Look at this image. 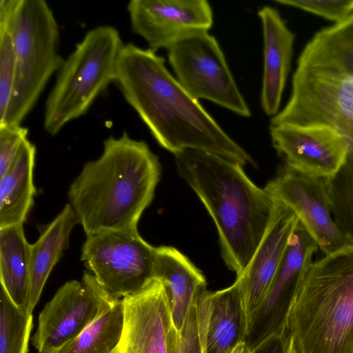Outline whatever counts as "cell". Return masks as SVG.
Wrapping results in <instances>:
<instances>
[{"label": "cell", "instance_id": "obj_11", "mask_svg": "<svg viewBox=\"0 0 353 353\" xmlns=\"http://www.w3.org/2000/svg\"><path fill=\"white\" fill-rule=\"evenodd\" d=\"M265 189L296 214L325 256L350 245L333 219L329 178L307 174L285 165Z\"/></svg>", "mask_w": 353, "mask_h": 353}, {"label": "cell", "instance_id": "obj_12", "mask_svg": "<svg viewBox=\"0 0 353 353\" xmlns=\"http://www.w3.org/2000/svg\"><path fill=\"white\" fill-rule=\"evenodd\" d=\"M318 248L315 240L299 221L245 339L253 350L288 330V313L299 281Z\"/></svg>", "mask_w": 353, "mask_h": 353}, {"label": "cell", "instance_id": "obj_8", "mask_svg": "<svg viewBox=\"0 0 353 353\" xmlns=\"http://www.w3.org/2000/svg\"><path fill=\"white\" fill-rule=\"evenodd\" d=\"M81 260L104 290L117 299L136 293L156 278V248L137 229L86 235Z\"/></svg>", "mask_w": 353, "mask_h": 353}, {"label": "cell", "instance_id": "obj_10", "mask_svg": "<svg viewBox=\"0 0 353 353\" xmlns=\"http://www.w3.org/2000/svg\"><path fill=\"white\" fill-rule=\"evenodd\" d=\"M118 299L106 292L92 274L85 272L81 281H67L46 304L38 317L32 345L38 353H55Z\"/></svg>", "mask_w": 353, "mask_h": 353}, {"label": "cell", "instance_id": "obj_30", "mask_svg": "<svg viewBox=\"0 0 353 353\" xmlns=\"http://www.w3.org/2000/svg\"><path fill=\"white\" fill-rule=\"evenodd\" d=\"M288 329L284 332L274 336L258 347L254 353H285V347L290 338Z\"/></svg>", "mask_w": 353, "mask_h": 353}, {"label": "cell", "instance_id": "obj_29", "mask_svg": "<svg viewBox=\"0 0 353 353\" xmlns=\"http://www.w3.org/2000/svg\"><path fill=\"white\" fill-rule=\"evenodd\" d=\"M28 135V128L21 125H0V176L6 171Z\"/></svg>", "mask_w": 353, "mask_h": 353}, {"label": "cell", "instance_id": "obj_19", "mask_svg": "<svg viewBox=\"0 0 353 353\" xmlns=\"http://www.w3.org/2000/svg\"><path fill=\"white\" fill-rule=\"evenodd\" d=\"M79 223L69 203L43 230L38 240L30 244V276L25 311L32 314L46 281L69 245L74 226Z\"/></svg>", "mask_w": 353, "mask_h": 353}, {"label": "cell", "instance_id": "obj_21", "mask_svg": "<svg viewBox=\"0 0 353 353\" xmlns=\"http://www.w3.org/2000/svg\"><path fill=\"white\" fill-rule=\"evenodd\" d=\"M23 225L0 228V281L14 304L24 310L29 286L30 244Z\"/></svg>", "mask_w": 353, "mask_h": 353}, {"label": "cell", "instance_id": "obj_7", "mask_svg": "<svg viewBox=\"0 0 353 353\" xmlns=\"http://www.w3.org/2000/svg\"><path fill=\"white\" fill-rule=\"evenodd\" d=\"M124 43L119 30L101 25L88 31L64 59L45 104L43 128L52 136L85 115L114 83Z\"/></svg>", "mask_w": 353, "mask_h": 353}, {"label": "cell", "instance_id": "obj_32", "mask_svg": "<svg viewBox=\"0 0 353 353\" xmlns=\"http://www.w3.org/2000/svg\"><path fill=\"white\" fill-rule=\"evenodd\" d=\"M285 353H299L296 348V346H295V344L294 342V339H293L292 336H291V334L288 339V343H287V345L285 347Z\"/></svg>", "mask_w": 353, "mask_h": 353}, {"label": "cell", "instance_id": "obj_13", "mask_svg": "<svg viewBox=\"0 0 353 353\" xmlns=\"http://www.w3.org/2000/svg\"><path fill=\"white\" fill-rule=\"evenodd\" d=\"M127 10L132 32L155 52L213 25L212 10L205 0H131Z\"/></svg>", "mask_w": 353, "mask_h": 353}, {"label": "cell", "instance_id": "obj_23", "mask_svg": "<svg viewBox=\"0 0 353 353\" xmlns=\"http://www.w3.org/2000/svg\"><path fill=\"white\" fill-rule=\"evenodd\" d=\"M123 312L120 299L55 353H112L121 336Z\"/></svg>", "mask_w": 353, "mask_h": 353}, {"label": "cell", "instance_id": "obj_4", "mask_svg": "<svg viewBox=\"0 0 353 353\" xmlns=\"http://www.w3.org/2000/svg\"><path fill=\"white\" fill-rule=\"evenodd\" d=\"M324 125L337 130L353 152V13L322 28L297 61L290 99L271 125Z\"/></svg>", "mask_w": 353, "mask_h": 353}, {"label": "cell", "instance_id": "obj_20", "mask_svg": "<svg viewBox=\"0 0 353 353\" xmlns=\"http://www.w3.org/2000/svg\"><path fill=\"white\" fill-rule=\"evenodd\" d=\"M35 145L26 139L0 176V228L23 224L34 204Z\"/></svg>", "mask_w": 353, "mask_h": 353}, {"label": "cell", "instance_id": "obj_1", "mask_svg": "<svg viewBox=\"0 0 353 353\" xmlns=\"http://www.w3.org/2000/svg\"><path fill=\"white\" fill-rule=\"evenodd\" d=\"M114 83L159 144L175 154L202 150L255 165L235 142L168 70L155 51L124 43L118 58Z\"/></svg>", "mask_w": 353, "mask_h": 353}, {"label": "cell", "instance_id": "obj_26", "mask_svg": "<svg viewBox=\"0 0 353 353\" xmlns=\"http://www.w3.org/2000/svg\"><path fill=\"white\" fill-rule=\"evenodd\" d=\"M332 212L334 222L350 245H353V152L329 178Z\"/></svg>", "mask_w": 353, "mask_h": 353}, {"label": "cell", "instance_id": "obj_27", "mask_svg": "<svg viewBox=\"0 0 353 353\" xmlns=\"http://www.w3.org/2000/svg\"><path fill=\"white\" fill-rule=\"evenodd\" d=\"M17 60L7 19L0 17V124L6 119L14 87Z\"/></svg>", "mask_w": 353, "mask_h": 353}, {"label": "cell", "instance_id": "obj_24", "mask_svg": "<svg viewBox=\"0 0 353 353\" xmlns=\"http://www.w3.org/2000/svg\"><path fill=\"white\" fill-rule=\"evenodd\" d=\"M212 292L206 287L197 293L181 330L172 325L168 353H208L207 334L211 314Z\"/></svg>", "mask_w": 353, "mask_h": 353}, {"label": "cell", "instance_id": "obj_25", "mask_svg": "<svg viewBox=\"0 0 353 353\" xmlns=\"http://www.w3.org/2000/svg\"><path fill=\"white\" fill-rule=\"evenodd\" d=\"M33 316L17 307L0 289V353H28Z\"/></svg>", "mask_w": 353, "mask_h": 353}, {"label": "cell", "instance_id": "obj_16", "mask_svg": "<svg viewBox=\"0 0 353 353\" xmlns=\"http://www.w3.org/2000/svg\"><path fill=\"white\" fill-rule=\"evenodd\" d=\"M123 325L112 353H168L172 325L164 286L154 278L141 290L122 299Z\"/></svg>", "mask_w": 353, "mask_h": 353}, {"label": "cell", "instance_id": "obj_3", "mask_svg": "<svg viewBox=\"0 0 353 353\" xmlns=\"http://www.w3.org/2000/svg\"><path fill=\"white\" fill-rule=\"evenodd\" d=\"M174 157L179 176L214 222L225 263L240 275L265 235L276 200L265 188L255 185L237 162L193 149Z\"/></svg>", "mask_w": 353, "mask_h": 353}, {"label": "cell", "instance_id": "obj_9", "mask_svg": "<svg viewBox=\"0 0 353 353\" xmlns=\"http://www.w3.org/2000/svg\"><path fill=\"white\" fill-rule=\"evenodd\" d=\"M166 50L176 79L192 97L243 117L251 116L218 41L208 31L187 35Z\"/></svg>", "mask_w": 353, "mask_h": 353}, {"label": "cell", "instance_id": "obj_18", "mask_svg": "<svg viewBox=\"0 0 353 353\" xmlns=\"http://www.w3.org/2000/svg\"><path fill=\"white\" fill-rule=\"evenodd\" d=\"M155 277L164 286L172 325L179 330L197 293L206 287L205 278L184 254L170 246L156 248Z\"/></svg>", "mask_w": 353, "mask_h": 353}, {"label": "cell", "instance_id": "obj_17", "mask_svg": "<svg viewBox=\"0 0 353 353\" xmlns=\"http://www.w3.org/2000/svg\"><path fill=\"white\" fill-rule=\"evenodd\" d=\"M263 35V75L261 105L273 117L278 114L293 54L294 34L279 11L264 6L258 12Z\"/></svg>", "mask_w": 353, "mask_h": 353}, {"label": "cell", "instance_id": "obj_22", "mask_svg": "<svg viewBox=\"0 0 353 353\" xmlns=\"http://www.w3.org/2000/svg\"><path fill=\"white\" fill-rule=\"evenodd\" d=\"M243 340V319L239 284L212 292L207 334L208 353H229Z\"/></svg>", "mask_w": 353, "mask_h": 353}, {"label": "cell", "instance_id": "obj_5", "mask_svg": "<svg viewBox=\"0 0 353 353\" xmlns=\"http://www.w3.org/2000/svg\"><path fill=\"white\" fill-rule=\"evenodd\" d=\"M288 329L299 353H353V245L305 268Z\"/></svg>", "mask_w": 353, "mask_h": 353}, {"label": "cell", "instance_id": "obj_31", "mask_svg": "<svg viewBox=\"0 0 353 353\" xmlns=\"http://www.w3.org/2000/svg\"><path fill=\"white\" fill-rule=\"evenodd\" d=\"M229 353H254V351L245 341L241 340L232 347Z\"/></svg>", "mask_w": 353, "mask_h": 353}, {"label": "cell", "instance_id": "obj_2", "mask_svg": "<svg viewBox=\"0 0 353 353\" xmlns=\"http://www.w3.org/2000/svg\"><path fill=\"white\" fill-rule=\"evenodd\" d=\"M159 159L143 141L123 132L103 142L101 156L86 162L68 195L86 235L137 230L159 181Z\"/></svg>", "mask_w": 353, "mask_h": 353}, {"label": "cell", "instance_id": "obj_28", "mask_svg": "<svg viewBox=\"0 0 353 353\" xmlns=\"http://www.w3.org/2000/svg\"><path fill=\"white\" fill-rule=\"evenodd\" d=\"M332 21L341 22L353 13V0H275Z\"/></svg>", "mask_w": 353, "mask_h": 353}, {"label": "cell", "instance_id": "obj_6", "mask_svg": "<svg viewBox=\"0 0 353 353\" xmlns=\"http://www.w3.org/2000/svg\"><path fill=\"white\" fill-rule=\"evenodd\" d=\"M0 17L12 32L17 60L14 87L4 125H21L64 59L59 27L43 0H1Z\"/></svg>", "mask_w": 353, "mask_h": 353}, {"label": "cell", "instance_id": "obj_15", "mask_svg": "<svg viewBox=\"0 0 353 353\" xmlns=\"http://www.w3.org/2000/svg\"><path fill=\"white\" fill-rule=\"evenodd\" d=\"M270 134L285 165L307 174L332 177L347 156L346 141L327 125H270Z\"/></svg>", "mask_w": 353, "mask_h": 353}, {"label": "cell", "instance_id": "obj_14", "mask_svg": "<svg viewBox=\"0 0 353 353\" xmlns=\"http://www.w3.org/2000/svg\"><path fill=\"white\" fill-rule=\"evenodd\" d=\"M299 221L290 208L276 200L272 219L261 243L246 268L236 276L243 341L249 334L252 319L265 299Z\"/></svg>", "mask_w": 353, "mask_h": 353}]
</instances>
